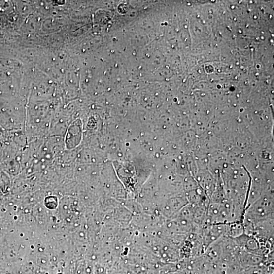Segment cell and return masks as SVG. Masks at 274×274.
I'll return each instance as SVG.
<instances>
[{"label":"cell","mask_w":274,"mask_h":274,"mask_svg":"<svg viewBox=\"0 0 274 274\" xmlns=\"http://www.w3.org/2000/svg\"><path fill=\"white\" fill-rule=\"evenodd\" d=\"M82 138V124L80 120L72 123L68 128L65 138V144L68 149H73L81 143Z\"/></svg>","instance_id":"obj_1"},{"label":"cell","mask_w":274,"mask_h":274,"mask_svg":"<svg viewBox=\"0 0 274 274\" xmlns=\"http://www.w3.org/2000/svg\"><path fill=\"white\" fill-rule=\"evenodd\" d=\"M45 203L47 206H50V204L51 207H56L57 206V199L56 197H47L45 200Z\"/></svg>","instance_id":"obj_2"}]
</instances>
